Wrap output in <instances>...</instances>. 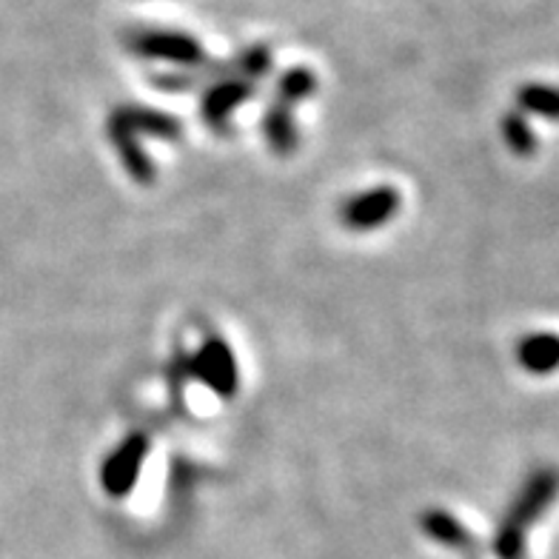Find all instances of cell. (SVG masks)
<instances>
[{
    "label": "cell",
    "mask_w": 559,
    "mask_h": 559,
    "mask_svg": "<svg viewBox=\"0 0 559 559\" xmlns=\"http://www.w3.org/2000/svg\"><path fill=\"white\" fill-rule=\"evenodd\" d=\"M559 493V472L545 465L531 472L523 488L516 491L514 502L508 506L502 525L493 537V554L500 559H525V534L539 516L554 506Z\"/></svg>",
    "instance_id": "6da1fadb"
},
{
    "label": "cell",
    "mask_w": 559,
    "mask_h": 559,
    "mask_svg": "<svg viewBox=\"0 0 559 559\" xmlns=\"http://www.w3.org/2000/svg\"><path fill=\"white\" fill-rule=\"evenodd\" d=\"M132 49L146 58L175 60V63H198L203 58L192 37L171 35V32H140L132 37Z\"/></svg>",
    "instance_id": "52a82bcc"
},
{
    "label": "cell",
    "mask_w": 559,
    "mask_h": 559,
    "mask_svg": "<svg viewBox=\"0 0 559 559\" xmlns=\"http://www.w3.org/2000/svg\"><path fill=\"white\" fill-rule=\"evenodd\" d=\"M314 74L309 72V69H292L288 74H283L277 83V104L283 106H292L300 104V100H306L309 95H314Z\"/></svg>",
    "instance_id": "5bb4252c"
},
{
    "label": "cell",
    "mask_w": 559,
    "mask_h": 559,
    "mask_svg": "<svg viewBox=\"0 0 559 559\" xmlns=\"http://www.w3.org/2000/svg\"><path fill=\"white\" fill-rule=\"evenodd\" d=\"M419 525H423V531H426L428 537H435L437 543L449 545V548H465V545L472 543V537H468V531L463 528V523H460L454 514H449V511H442V508L426 511V514L419 516Z\"/></svg>",
    "instance_id": "8fae6325"
},
{
    "label": "cell",
    "mask_w": 559,
    "mask_h": 559,
    "mask_svg": "<svg viewBox=\"0 0 559 559\" xmlns=\"http://www.w3.org/2000/svg\"><path fill=\"white\" fill-rule=\"evenodd\" d=\"M192 377L206 383L221 397H235L240 389V371L228 343L223 337H206L203 346L192 354Z\"/></svg>",
    "instance_id": "7a4b0ae2"
},
{
    "label": "cell",
    "mask_w": 559,
    "mask_h": 559,
    "mask_svg": "<svg viewBox=\"0 0 559 559\" xmlns=\"http://www.w3.org/2000/svg\"><path fill=\"white\" fill-rule=\"evenodd\" d=\"M251 95H254V86H251L249 81L214 83L206 95H203V106H200L209 129H214L217 134H226L231 111H235L240 104H246Z\"/></svg>",
    "instance_id": "8992f818"
},
{
    "label": "cell",
    "mask_w": 559,
    "mask_h": 559,
    "mask_svg": "<svg viewBox=\"0 0 559 559\" xmlns=\"http://www.w3.org/2000/svg\"><path fill=\"white\" fill-rule=\"evenodd\" d=\"M148 454V437L134 431V435L126 437L118 449L111 451L109 456L100 465V486L109 497L120 500L126 493L132 491L134 483L140 477V468H143V460Z\"/></svg>",
    "instance_id": "277c9868"
},
{
    "label": "cell",
    "mask_w": 559,
    "mask_h": 559,
    "mask_svg": "<svg viewBox=\"0 0 559 559\" xmlns=\"http://www.w3.org/2000/svg\"><path fill=\"white\" fill-rule=\"evenodd\" d=\"M120 118L126 123L132 126L138 134H148V138H157V140H175L183 138V123L171 115L160 109H146V106H120Z\"/></svg>",
    "instance_id": "9c48e42d"
},
{
    "label": "cell",
    "mask_w": 559,
    "mask_h": 559,
    "mask_svg": "<svg viewBox=\"0 0 559 559\" xmlns=\"http://www.w3.org/2000/svg\"><path fill=\"white\" fill-rule=\"evenodd\" d=\"M516 360L528 374H554L559 368V334L531 332L516 343Z\"/></svg>",
    "instance_id": "ba28073f"
},
{
    "label": "cell",
    "mask_w": 559,
    "mask_h": 559,
    "mask_svg": "<svg viewBox=\"0 0 559 559\" xmlns=\"http://www.w3.org/2000/svg\"><path fill=\"white\" fill-rule=\"evenodd\" d=\"M189 377H192V354H186L183 348H177V352L171 354V362H169V389L177 408L183 405V394H186Z\"/></svg>",
    "instance_id": "9a60e30c"
},
{
    "label": "cell",
    "mask_w": 559,
    "mask_h": 559,
    "mask_svg": "<svg viewBox=\"0 0 559 559\" xmlns=\"http://www.w3.org/2000/svg\"><path fill=\"white\" fill-rule=\"evenodd\" d=\"M502 140L508 143V148L520 157H528L537 152V134L531 132L528 120L520 115V111H511L502 118Z\"/></svg>",
    "instance_id": "4fadbf2b"
},
{
    "label": "cell",
    "mask_w": 559,
    "mask_h": 559,
    "mask_svg": "<svg viewBox=\"0 0 559 559\" xmlns=\"http://www.w3.org/2000/svg\"><path fill=\"white\" fill-rule=\"evenodd\" d=\"M263 134L269 140V146L277 152V155L288 157L297 148L300 138H297V126L292 118V109L283 104H274L272 109L265 111L263 118Z\"/></svg>",
    "instance_id": "30bf717a"
},
{
    "label": "cell",
    "mask_w": 559,
    "mask_h": 559,
    "mask_svg": "<svg viewBox=\"0 0 559 559\" xmlns=\"http://www.w3.org/2000/svg\"><path fill=\"white\" fill-rule=\"evenodd\" d=\"M516 104L523 106V111L539 115L545 120H559V88L557 86H539V83H528L520 88Z\"/></svg>",
    "instance_id": "7c38bea8"
},
{
    "label": "cell",
    "mask_w": 559,
    "mask_h": 559,
    "mask_svg": "<svg viewBox=\"0 0 559 559\" xmlns=\"http://www.w3.org/2000/svg\"><path fill=\"white\" fill-rule=\"evenodd\" d=\"M400 206H403V198L394 186H377V189L348 198L340 209V221L352 231H374L394 221Z\"/></svg>",
    "instance_id": "3957f363"
},
{
    "label": "cell",
    "mask_w": 559,
    "mask_h": 559,
    "mask_svg": "<svg viewBox=\"0 0 559 559\" xmlns=\"http://www.w3.org/2000/svg\"><path fill=\"white\" fill-rule=\"evenodd\" d=\"M106 134H109L111 146H115V152H118L120 163H123V169L129 171V175H132L140 186L155 183V177H157L155 163H152V157L143 152V146H140V140H138V132H134L132 126L120 118L118 109L111 111L109 123H106Z\"/></svg>",
    "instance_id": "5b68a950"
}]
</instances>
